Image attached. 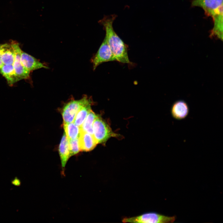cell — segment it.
I'll return each mask as SVG.
<instances>
[{
  "instance_id": "6da1fadb",
  "label": "cell",
  "mask_w": 223,
  "mask_h": 223,
  "mask_svg": "<svg viewBox=\"0 0 223 223\" xmlns=\"http://www.w3.org/2000/svg\"><path fill=\"white\" fill-rule=\"evenodd\" d=\"M116 17L114 14L105 15L99 22L105 31V37L116 61L129 64L131 62L128 56V47L113 28V23Z\"/></svg>"
},
{
  "instance_id": "7a4b0ae2",
  "label": "cell",
  "mask_w": 223,
  "mask_h": 223,
  "mask_svg": "<svg viewBox=\"0 0 223 223\" xmlns=\"http://www.w3.org/2000/svg\"><path fill=\"white\" fill-rule=\"evenodd\" d=\"M191 5L203 8L205 15L212 18L214 25L223 24V0H193Z\"/></svg>"
},
{
  "instance_id": "3957f363",
  "label": "cell",
  "mask_w": 223,
  "mask_h": 223,
  "mask_svg": "<svg viewBox=\"0 0 223 223\" xmlns=\"http://www.w3.org/2000/svg\"><path fill=\"white\" fill-rule=\"evenodd\" d=\"M93 135L98 143L105 144L111 137H117L118 135L115 133L109 125L98 116L93 124Z\"/></svg>"
},
{
  "instance_id": "277c9868",
  "label": "cell",
  "mask_w": 223,
  "mask_h": 223,
  "mask_svg": "<svg viewBox=\"0 0 223 223\" xmlns=\"http://www.w3.org/2000/svg\"><path fill=\"white\" fill-rule=\"evenodd\" d=\"M176 219V216H169L156 212H150L137 216L125 217L122 221L124 223H173Z\"/></svg>"
},
{
  "instance_id": "5b68a950",
  "label": "cell",
  "mask_w": 223,
  "mask_h": 223,
  "mask_svg": "<svg viewBox=\"0 0 223 223\" xmlns=\"http://www.w3.org/2000/svg\"><path fill=\"white\" fill-rule=\"evenodd\" d=\"M92 102L87 96H84L78 100H72L66 104L63 107L62 115L63 123L73 122L76 115L80 109L84 105Z\"/></svg>"
},
{
  "instance_id": "8992f818",
  "label": "cell",
  "mask_w": 223,
  "mask_h": 223,
  "mask_svg": "<svg viewBox=\"0 0 223 223\" xmlns=\"http://www.w3.org/2000/svg\"><path fill=\"white\" fill-rule=\"evenodd\" d=\"M116 61L105 37L97 53L91 59L93 69L95 70L101 64L106 62Z\"/></svg>"
},
{
  "instance_id": "52a82bcc",
  "label": "cell",
  "mask_w": 223,
  "mask_h": 223,
  "mask_svg": "<svg viewBox=\"0 0 223 223\" xmlns=\"http://www.w3.org/2000/svg\"><path fill=\"white\" fill-rule=\"evenodd\" d=\"M14 50L15 56L13 65L17 76L22 79H29L30 71L27 69L22 65L21 61L22 50L18 43L12 41L11 42Z\"/></svg>"
},
{
  "instance_id": "ba28073f",
  "label": "cell",
  "mask_w": 223,
  "mask_h": 223,
  "mask_svg": "<svg viewBox=\"0 0 223 223\" xmlns=\"http://www.w3.org/2000/svg\"><path fill=\"white\" fill-rule=\"evenodd\" d=\"M21 61L22 65L30 72L41 68L48 69V66L33 56L21 51Z\"/></svg>"
},
{
  "instance_id": "9c48e42d",
  "label": "cell",
  "mask_w": 223,
  "mask_h": 223,
  "mask_svg": "<svg viewBox=\"0 0 223 223\" xmlns=\"http://www.w3.org/2000/svg\"><path fill=\"white\" fill-rule=\"evenodd\" d=\"M78 142L81 151L92 150L98 144L93 135L80 130Z\"/></svg>"
},
{
  "instance_id": "30bf717a",
  "label": "cell",
  "mask_w": 223,
  "mask_h": 223,
  "mask_svg": "<svg viewBox=\"0 0 223 223\" xmlns=\"http://www.w3.org/2000/svg\"><path fill=\"white\" fill-rule=\"evenodd\" d=\"M189 108L187 103L183 100H178L172 105L171 110L173 117L177 120L185 118L188 115Z\"/></svg>"
},
{
  "instance_id": "8fae6325",
  "label": "cell",
  "mask_w": 223,
  "mask_h": 223,
  "mask_svg": "<svg viewBox=\"0 0 223 223\" xmlns=\"http://www.w3.org/2000/svg\"><path fill=\"white\" fill-rule=\"evenodd\" d=\"M0 53L2 61L4 64L13 65L15 54L11 42L1 44Z\"/></svg>"
},
{
  "instance_id": "7c38bea8",
  "label": "cell",
  "mask_w": 223,
  "mask_h": 223,
  "mask_svg": "<svg viewBox=\"0 0 223 223\" xmlns=\"http://www.w3.org/2000/svg\"><path fill=\"white\" fill-rule=\"evenodd\" d=\"M0 73L6 79L8 85L11 86L21 80L16 75L13 65L4 64L0 68Z\"/></svg>"
},
{
  "instance_id": "4fadbf2b",
  "label": "cell",
  "mask_w": 223,
  "mask_h": 223,
  "mask_svg": "<svg viewBox=\"0 0 223 223\" xmlns=\"http://www.w3.org/2000/svg\"><path fill=\"white\" fill-rule=\"evenodd\" d=\"M59 154L60 159L63 171H64L66 165L70 157L68 138L64 133L59 147Z\"/></svg>"
},
{
  "instance_id": "5bb4252c",
  "label": "cell",
  "mask_w": 223,
  "mask_h": 223,
  "mask_svg": "<svg viewBox=\"0 0 223 223\" xmlns=\"http://www.w3.org/2000/svg\"><path fill=\"white\" fill-rule=\"evenodd\" d=\"M63 127L68 139H74L79 137L80 127L73 122L63 123Z\"/></svg>"
},
{
  "instance_id": "9a60e30c",
  "label": "cell",
  "mask_w": 223,
  "mask_h": 223,
  "mask_svg": "<svg viewBox=\"0 0 223 223\" xmlns=\"http://www.w3.org/2000/svg\"><path fill=\"white\" fill-rule=\"evenodd\" d=\"M91 102L84 105L80 108L77 113L73 122L78 127L81 126L91 110Z\"/></svg>"
},
{
  "instance_id": "2e32d148",
  "label": "cell",
  "mask_w": 223,
  "mask_h": 223,
  "mask_svg": "<svg viewBox=\"0 0 223 223\" xmlns=\"http://www.w3.org/2000/svg\"><path fill=\"white\" fill-rule=\"evenodd\" d=\"M98 116L91 110L80 127V130L93 135V124Z\"/></svg>"
},
{
  "instance_id": "e0dca14e",
  "label": "cell",
  "mask_w": 223,
  "mask_h": 223,
  "mask_svg": "<svg viewBox=\"0 0 223 223\" xmlns=\"http://www.w3.org/2000/svg\"><path fill=\"white\" fill-rule=\"evenodd\" d=\"M68 141L70 157L78 153L81 150L79 144L78 138L74 139H68Z\"/></svg>"
},
{
  "instance_id": "ac0fdd59",
  "label": "cell",
  "mask_w": 223,
  "mask_h": 223,
  "mask_svg": "<svg viewBox=\"0 0 223 223\" xmlns=\"http://www.w3.org/2000/svg\"><path fill=\"white\" fill-rule=\"evenodd\" d=\"M11 183L16 186H20L21 185V181L17 177H15L11 181Z\"/></svg>"
},
{
  "instance_id": "d6986e66",
  "label": "cell",
  "mask_w": 223,
  "mask_h": 223,
  "mask_svg": "<svg viewBox=\"0 0 223 223\" xmlns=\"http://www.w3.org/2000/svg\"><path fill=\"white\" fill-rule=\"evenodd\" d=\"M1 45V44H0V68L4 65L3 63H2V61L1 58V53H0Z\"/></svg>"
}]
</instances>
